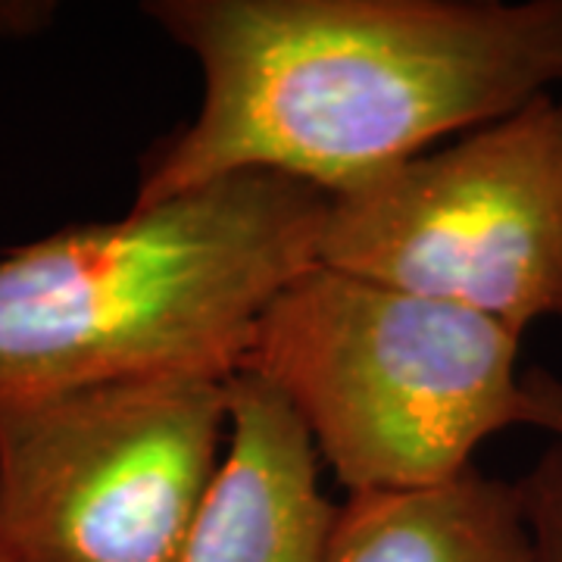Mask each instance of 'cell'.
Here are the masks:
<instances>
[{
	"label": "cell",
	"instance_id": "obj_1",
	"mask_svg": "<svg viewBox=\"0 0 562 562\" xmlns=\"http://www.w3.org/2000/svg\"><path fill=\"white\" fill-rule=\"evenodd\" d=\"M203 101L144 162L135 206L235 172L347 191L547 94L557 0H154Z\"/></svg>",
	"mask_w": 562,
	"mask_h": 562
},
{
	"label": "cell",
	"instance_id": "obj_2",
	"mask_svg": "<svg viewBox=\"0 0 562 562\" xmlns=\"http://www.w3.org/2000/svg\"><path fill=\"white\" fill-rule=\"evenodd\" d=\"M328 194L235 172L0 257V394L244 369L262 313L319 266Z\"/></svg>",
	"mask_w": 562,
	"mask_h": 562
},
{
	"label": "cell",
	"instance_id": "obj_3",
	"mask_svg": "<svg viewBox=\"0 0 562 562\" xmlns=\"http://www.w3.org/2000/svg\"><path fill=\"white\" fill-rule=\"evenodd\" d=\"M522 331L313 266L262 313L241 372L279 391L350 494L457 479L525 425Z\"/></svg>",
	"mask_w": 562,
	"mask_h": 562
},
{
	"label": "cell",
	"instance_id": "obj_4",
	"mask_svg": "<svg viewBox=\"0 0 562 562\" xmlns=\"http://www.w3.org/2000/svg\"><path fill=\"white\" fill-rule=\"evenodd\" d=\"M228 431L203 375L0 394V562H181Z\"/></svg>",
	"mask_w": 562,
	"mask_h": 562
},
{
	"label": "cell",
	"instance_id": "obj_5",
	"mask_svg": "<svg viewBox=\"0 0 562 562\" xmlns=\"http://www.w3.org/2000/svg\"><path fill=\"white\" fill-rule=\"evenodd\" d=\"M319 266L482 313L562 319V103L550 94L328 194Z\"/></svg>",
	"mask_w": 562,
	"mask_h": 562
},
{
	"label": "cell",
	"instance_id": "obj_6",
	"mask_svg": "<svg viewBox=\"0 0 562 562\" xmlns=\"http://www.w3.org/2000/svg\"><path fill=\"white\" fill-rule=\"evenodd\" d=\"M232 431L181 562H325L338 506L291 403L250 372L228 379Z\"/></svg>",
	"mask_w": 562,
	"mask_h": 562
},
{
	"label": "cell",
	"instance_id": "obj_7",
	"mask_svg": "<svg viewBox=\"0 0 562 562\" xmlns=\"http://www.w3.org/2000/svg\"><path fill=\"white\" fill-rule=\"evenodd\" d=\"M325 562H547L522 484L475 465L409 491L350 494L331 525Z\"/></svg>",
	"mask_w": 562,
	"mask_h": 562
},
{
	"label": "cell",
	"instance_id": "obj_8",
	"mask_svg": "<svg viewBox=\"0 0 562 562\" xmlns=\"http://www.w3.org/2000/svg\"><path fill=\"white\" fill-rule=\"evenodd\" d=\"M528 516L538 531L543 560L562 562V450L557 443L547 447L538 465L522 482Z\"/></svg>",
	"mask_w": 562,
	"mask_h": 562
},
{
	"label": "cell",
	"instance_id": "obj_9",
	"mask_svg": "<svg viewBox=\"0 0 562 562\" xmlns=\"http://www.w3.org/2000/svg\"><path fill=\"white\" fill-rule=\"evenodd\" d=\"M525 425L547 431L562 450V379L550 369L531 366L522 372Z\"/></svg>",
	"mask_w": 562,
	"mask_h": 562
},
{
	"label": "cell",
	"instance_id": "obj_10",
	"mask_svg": "<svg viewBox=\"0 0 562 562\" xmlns=\"http://www.w3.org/2000/svg\"><path fill=\"white\" fill-rule=\"evenodd\" d=\"M560 7V66H557V81H562V0H557Z\"/></svg>",
	"mask_w": 562,
	"mask_h": 562
}]
</instances>
